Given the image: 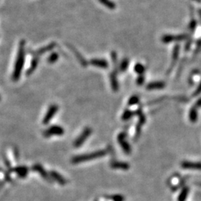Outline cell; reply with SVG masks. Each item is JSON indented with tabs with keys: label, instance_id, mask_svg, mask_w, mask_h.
I'll list each match as a JSON object with an SVG mask.
<instances>
[{
	"label": "cell",
	"instance_id": "cell-1",
	"mask_svg": "<svg viewBox=\"0 0 201 201\" xmlns=\"http://www.w3.org/2000/svg\"><path fill=\"white\" fill-rule=\"evenodd\" d=\"M25 41L21 40L19 45V49H18L17 57L16 60L15 66H14V70L13 72L12 79L14 81H17L20 78L22 71H23V66H24L25 62Z\"/></svg>",
	"mask_w": 201,
	"mask_h": 201
},
{
	"label": "cell",
	"instance_id": "cell-2",
	"mask_svg": "<svg viewBox=\"0 0 201 201\" xmlns=\"http://www.w3.org/2000/svg\"><path fill=\"white\" fill-rule=\"evenodd\" d=\"M107 151H105V150H101V151L92 152L91 153H86V154L76 156V157L72 158V162L74 164H77V163H80V162L93 160V159L100 158L101 157H104V156L107 154Z\"/></svg>",
	"mask_w": 201,
	"mask_h": 201
},
{
	"label": "cell",
	"instance_id": "cell-3",
	"mask_svg": "<svg viewBox=\"0 0 201 201\" xmlns=\"http://www.w3.org/2000/svg\"><path fill=\"white\" fill-rule=\"evenodd\" d=\"M92 130L91 128H85V129L84 130V131L81 133V135H80L76 139L75 142H74V146H75V148H79V147H81V145H82L83 143H84L85 141L86 140V139H87L88 137L90 136V134L92 133Z\"/></svg>",
	"mask_w": 201,
	"mask_h": 201
},
{
	"label": "cell",
	"instance_id": "cell-4",
	"mask_svg": "<svg viewBox=\"0 0 201 201\" xmlns=\"http://www.w3.org/2000/svg\"><path fill=\"white\" fill-rule=\"evenodd\" d=\"M64 133V130L62 127L57 125H53L48 128L43 133V135L46 137H50L52 136H62Z\"/></svg>",
	"mask_w": 201,
	"mask_h": 201
},
{
	"label": "cell",
	"instance_id": "cell-5",
	"mask_svg": "<svg viewBox=\"0 0 201 201\" xmlns=\"http://www.w3.org/2000/svg\"><path fill=\"white\" fill-rule=\"evenodd\" d=\"M57 110H58V107H57V105L56 104L51 105L49 108H48V111H47L46 115H45L44 119H43V124H48L50 121L52 119V118L54 117V115L57 113Z\"/></svg>",
	"mask_w": 201,
	"mask_h": 201
},
{
	"label": "cell",
	"instance_id": "cell-6",
	"mask_svg": "<svg viewBox=\"0 0 201 201\" xmlns=\"http://www.w3.org/2000/svg\"><path fill=\"white\" fill-rule=\"evenodd\" d=\"M32 170L34 171L37 172V173L40 174L41 177H43V179L46 180L48 182H52V180L50 179V176L48 174V173L46 171V170L43 168V166L40 164H35L32 166Z\"/></svg>",
	"mask_w": 201,
	"mask_h": 201
},
{
	"label": "cell",
	"instance_id": "cell-7",
	"mask_svg": "<svg viewBox=\"0 0 201 201\" xmlns=\"http://www.w3.org/2000/svg\"><path fill=\"white\" fill-rule=\"evenodd\" d=\"M188 37V36L186 34H182V35H165L162 38V41L165 43H171L173 41H181L184 40L186 38Z\"/></svg>",
	"mask_w": 201,
	"mask_h": 201
},
{
	"label": "cell",
	"instance_id": "cell-8",
	"mask_svg": "<svg viewBox=\"0 0 201 201\" xmlns=\"http://www.w3.org/2000/svg\"><path fill=\"white\" fill-rule=\"evenodd\" d=\"M118 141H119V144H121V146H122L124 152L126 153H130V151H131V149H130L129 144L125 141V134L124 133L119 134V136H118Z\"/></svg>",
	"mask_w": 201,
	"mask_h": 201
},
{
	"label": "cell",
	"instance_id": "cell-9",
	"mask_svg": "<svg viewBox=\"0 0 201 201\" xmlns=\"http://www.w3.org/2000/svg\"><path fill=\"white\" fill-rule=\"evenodd\" d=\"M55 45L56 44H55V43H50V44H48V46L43 47V48H40L39 50L36 51V52H32V53H31V54H32V55H33L34 56V57H38V56L43 55V54L46 53V52H49V51L53 49V48H55Z\"/></svg>",
	"mask_w": 201,
	"mask_h": 201
},
{
	"label": "cell",
	"instance_id": "cell-10",
	"mask_svg": "<svg viewBox=\"0 0 201 201\" xmlns=\"http://www.w3.org/2000/svg\"><path fill=\"white\" fill-rule=\"evenodd\" d=\"M50 177H52V179L57 181V182H58L60 185H62V186H64L67 183V181L66 180V179L63 177L62 175L60 174L59 173L56 172L55 171H51L49 172Z\"/></svg>",
	"mask_w": 201,
	"mask_h": 201
},
{
	"label": "cell",
	"instance_id": "cell-11",
	"mask_svg": "<svg viewBox=\"0 0 201 201\" xmlns=\"http://www.w3.org/2000/svg\"><path fill=\"white\" fill-rule=\"evenodd\" d=\"M182 168L186 169H196L201 170V162H182L181 163Z\"/></svg>",
	"mask_w": 201,
	"mask_h": 201
},
{
	"label": "cell",
	"instance_id": "cell-12",
	"mask_svg": "<svg viewBox=\"0 0 201 201\" xmlns=\"http://www.w3.org/2000/svg\"><path fill=\"white\" fill-rule=\"evenodd\" d=\"M12 171L17 173V175L19 177L24 178V177H26L27 174H28V168L25 167V166H18V167L13 168Z\"/></svg>",
	"mask_w": 201,
	"mask_h": 201
},
{
	"label": "cell",
	"instance_id": "cell-13",
	"mask_svg": "<svg viewBox=\"0 0 201 201\" xmlns=\"http://www.w3.org/2000/svg\"><path fill=\"white\" fill-rule=\"evenodd\" d=\"M90 63H91L92 66L100 67V68L103 69H106L108 67V63L104 59H92L90 61Z\"/></svg>",
	"mask_w": 201,
	"mask_h": 201
},
{
	"label": "cell",
	"instance_id": "cell-14",
	"mask_svg": "<svg viewBox=\"0 0 201 201\" xmlns=\"http://www.w3.org/2000/svg\"><path fill=\"white\" fill-rule=\"evenodd\" d=\"M111 168H115V169H122V170H128L129 169L130 165L127 162H113L110 165Z\"/></svg>",
	"mask_w": 201,
	"mask_h": 201
},
{
	"label": "cell",
	"instance_id": "cell-15",
	"mask_svg": "<svg viewBox=\"0 0 201 201\" xmlns=\"http://www.w3.org/2000/svg\"><path fill=\"white\" fill-rule=\"evenodd\" d=\"M38 62H39V59L37 58V57H35L33 60H32L29 69H28V71H27V72H26L27 75L28 76L33 73L34 71L36 69V68H37L38 66Z\"/></svg>",
	"mask_w": 201,
	"mask_h": 201
},
{
	"label": "cell",
	"instance_id": "cell-16",
	"mask_svg": "<svg viewBox=\"0 0 201 201\" xmlns=\"http://www.w3.org/2000/svg\"><path fill=\"white\" fill-rule=\"evenodd\" d=\"M165 87L164 82H152L147 85L148 90H156V89H162Z\"/></svg>",
	"mask_w": 201,
	"mask_h": 201
},
{
	"label": "cell",
	"instance_id": "cell-17",
	"mask_svg": "<svg viewBox=\"0 0 201 201\" xmlns=\"http://www.w3.org/2000/svg\"><path fill=\"white\" fill-rule=\"evenodd\" d=\"M69 47H70V48H71V49L72 50V52H73L75 54V55L77 56V58L79 60L80 63H81V65H82L83 66H87L88 63H87V62H86V60H85V59L84 58V57H82V55H81V54H80L79 52H77V51L76 50L75 48H72V46H69Z\"/></svg>",
	"mask_w": 201,
	"mask_h": 201
},
{
	"label": "cell",
	"instance_id": "cell-18",
	"mask_svg": "<svg viewBox=\"0 0 201 201\" xmlns=\"http://www.w3.org/2000/svg\"><path fill=\"white\" fill-rule=\"evenodd\" d=\"M98 1L103 5H104L106 8H109L110 10H114V9L116 8V5L113 1H111V0H98Z\"/></svg>",
	"mask_w": 201,
	"mask_h": 201
},
{
	"label": "cell",
	"instance_id": "cell-19",
	"mask_svg": "<svg viewBox=\"0 0 201 201\" xmlns=\"http://www.w3.org/2000/svg\"><path fill=\"white\" fill-rule=\"evenodd\" d=\"M110 83H111L112 89L114 90V91H117L118 88H119V84H118V81L116 79V76H115V74L112 73L110 75Z\"/></svg>",
	"mask_w": 201,
	"mask_h": 201
},
{
	"label": "cell",
	"instance_id": "cell-20",
	"mask_svg": "<svg viewBox=\"0 0 201 201\" xmlns=\"http://www.w3.org/2000/svg\"><path fill=\"white\" fill-rule=\"evenodd\" d=\"M189 189L188 187H185L182 189V191L178 197V201H185L187 198L188 195H189Z\"/></svg>",
	"mask_w": 201,
	"mask_h": 201
},
{
	"label": "cell",
	"instance_id": "cell-21",
	"mask_svg": "<svg viewBox=\"0 0 201 201\" xmlns=\"http://www.w3.org/2000/svg\"><path fill=\"white\" fill-rule=\"evenodd\" d=\"M189 119L191 120V122H195L197 119V112L196 110V108L193 107L191 108V110H190L189 113Z\"/></svg>",
	"mask_w": 201,
	"mask_h": 201
},
{
	"label": "cell",
	"instance_id": "cell-22",
	"mask_svg": "<svg viewBox=\"0 0 201 201\" xmlns=\"http://www.w3.org/2000/svg\"><path fill=\"white\" fill-rule=\"evenodd\" d=\"M59 58V55L57 53V52H53L50 55L49 57L47 59V61H48L49 63H55L56 61H57Z\"/></svg>",
	"mask_w": 201,
	"mask_h": 201
},
{
	"label": "cell",
	"instance_id": "cell-23",
	"mask_svg": "<svg viewBox=\"0 0 201 201\" xmlns=\"http://www.w3.org/2000/svg\"><path fill=\"white\" fill-rule=\"evenodd\" d=\"M144 70H145V69H144V66L141 64V63H137L135 66V71L136 72L139 74V75H142L144 73Z\"/></svg>",
	"mask_w": 201,
	"mask_h": 201
},
{
	"label": "cell",
	"instance_id": "cell-24",
	"mask_svg": "<svg viewBox=\"0 0 201 201\" xmlns=\"http://www.w3.org/2000/svg\"><path fill=\"white\" fill-rule=\"evenodd\" d=\"M128 65H129V61H128V59H124L123 61H122V63H121V65H120V70L122 72H124L125 70L127 69V68H128Z\"/></svg>",
	"mask_w": 201,
	"mask_h": 201
},
{
	"label": "cell",
	"instance_id": "cell-25",
	"mask_svg": "<svg viewBox=\"0 0 201 201\" xmlns=\"http://www.w3.org/2000/svg\"><path fill=\"white\" fill-rule=\"evenodd\" d=\"M179 51H180V46H176L174 48V52H173V63H174V61H176L177 57H178V55H179Z\"/></svg>",
	"mask_w": 201,
	"mask_h": 201
},
{
	"label": "cell",
	"instance_id": "cell-26",
	"mask_svg": "<svg viewBox=\"0 0 201 201\" xmlns=\"http://www.w3.org/2000/svg\"><path fill=\"white\" fill-rule=\"evenodd\" d=\"M139 97L134 95V96H132L130 98L129 101H128V105H129V106H132V105L136 104L137 103H139Z\"/></svg>",
	"mask_w": 201,
	"mask_h": 201
},
{
	"label": "cell",
	"instance_id": "cell-27",
	"mask_svg": "<svg viewBox=\"0 0 201 201\" xmlns=\"http://www.w3.org/2000/svg\"><path fill=\"white\" fill-rule=\"evenodd\" d=\"M133 113L131 111H130V110H125L122 115V119L123 120H128L133 115Z\"/></svg>",
	"mask_w": 201,
	"mask_h": 201
},
{
	"label": "cell",
	"instance_id": "cell-28",
	"mask_svg": "<svg viewBox=\"0 0 201 201\" xmlns=\"http://www.w3.org/2000/svg\"><path fill=\"white\" fill-rule=\"evenodd\" d=\"M110 198L113 201H124V197H123L122 195H113V196H110Z\"/></svg>",
	"mask_w": 201,
	"mask_h": 201
},
{
	"label": "cell",
	"instance_id": "cell-29",
	"mask_svg": "<svg viewBox=\"0 0 201 201\" xmlns=\"http://www.w3.org/2000/svg\"><path fill=\"white\" fill-rule=\"evenodd\" d=\"M196 25H197V23L195 22V20H192L191 22V23H190L189 25V28L191 31H193L195 29V28H196Z\"/></svg>",
	"mask_w": 201,
	"mask_h": 201
},
{
	"label": "cell",
	"instance_id": "cell-30",
	"mask_svg": "<svg viewBox=\"0 0 201 201\" xmlns=\"http://www.w3.org/2000/svg\"><path fill=\"white\" fill-rule=\"evenodd\" d=\"M144 77L143 76H140V77H139V78L137 79V84H142L143 82H144Z\"/></svg>",
	"mask_w": 201,
	"mask_h": 201
},
{
	"label": "cell",
	"instance_id": "cell-31",
	"mask_svg": "<svg viewBox=\"0 0 201 201\" xmlns=\"http://www.w3.org/2000/svg\"><path fill=\"white\" fill-rule=\"evenodd\" d=\"M200 92H201V83H200V84L199 85L198 88L197 89L196 91H195V94H194V95H198V94H200Z\"/></svg>",
	"mask_w": 201,
	"mask_h": 201
},
{
	"label": "cell",
	"instance_id": "cell-32",
	"mask_svg": "<svg viewBox=\"0 0 201 201\" xmlns=\"http://www.w3.org/2000/svg\"><path fill=\"white\" fill-rule=\"evenodd\" d=\"M195 107H201V98L199 99V100L197 101Z\"/></svg>",
	"mask_w": 201,
	"mask_h": 201
},
{
	"label": "cell",
	"instance_id": "cell-33",
	"mask_svg": "<svg viewBox=\"0 0 201 201\" xmlns=\"http://www.w3.org/2000/svg\"><path fill=\"white\" fill-rule=\"evenodd\" d=\"M0 100H1V98H0Z\"/></svg>",
	"mask_w": 201,
	"mask_h": 201
}]
</instances>
